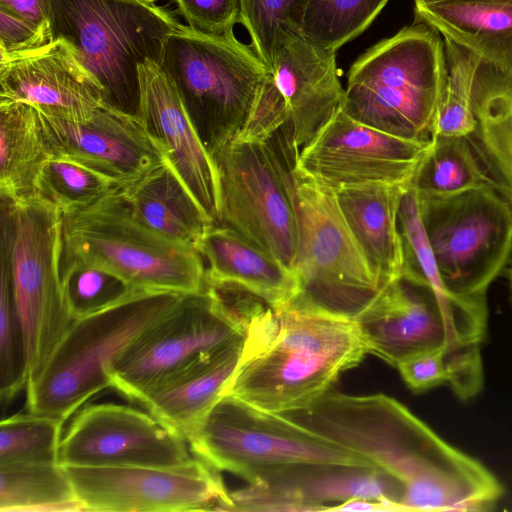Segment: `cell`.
Listing matches in <instances>:
<instances>
[{
  "label": "cell",
  "instance_id": "cell-1",
  "mask_svg": "<svg viewBox=\"0 0 512 512\" xmlns=\"http://www.w3.org/2000/svg\"><path fill=\"white\" fill-rule=\"evenodd\" d=\"M280 415L396 479L404 491L403 511H485L503 494L485 466L385 394L331 389L309 406Z\"/></svg>",
  "mask_w": 512,
  "mask_h": 512
},
{
  "label": "cell",
  "instance_id": "cell-2",
  "mask_svg": "<svg viewBox=\"0 0 512 512\" xmlns=\"http://www.w3.org/2000/svg\"><path fill=\"white\" fill-rule=\"evenodd\" d=\"M367 354L353 320L295 302L260 304L222 395L273 414L303 409Z\"/></svg>",
  "mask_w": 512,
  "mask_h": 512
},
{
  "label": "cell",
  "instance_id": "cell-3",
  "mask_svg": "<svg viewBox=\"0 0 512 512\" xmlns=\"http://www.w3.org/2000/svg\"><path fill=\"white\" fill-rule=\"evenodd\" d=\"M445 81L444 40L415 20L352 64L343 109L378 130L429 141Z\"/></svg>",
  "mask_w": 512,
  "mask_h": 512
},
{
  "label": "cell",
  "instance_id": "cell-4",
  "mask_svg": "<svg viewBox=\"0 0 512 512\" xmlns=\"http://www.w3.org/2000/svg\"><path fill=\"white\" fill-rule=\"evenodd\" d=\"M109 272L134 290L196 293L206 287L199 251L154 231L115 188L93 204L62 212L60 264Z\"/></svg>",
  "mask_w": 512,
  "mask_h": 512
},
{
  "label": "cell",
  "instance_id": "cell-5",
  "mask_svg": "<svg viewBox=\"0 0 512 512\" xmlns=\"http://www.w3.org/2000/svg\"><path fill=\"white\" fill-rule=\"evenodd\" d=\"M185 293L134 290L72 321L42 367L28 378L27 411L66 421L112 388L111 369L130 344Z\"/></svg>",
  "mask_w": 512,
  "mask_h": 512
},
{
  "label": "cell",
  "instance_id": "cell-6",
  "mask_svg": "<svg viewBox=\"0 0 512 512\" xmlns=\"http://www.w3.org/2000/svg\"><path fill=\"white\" fill-rule=\"evenodd\" d=\"M158 65L213 158L240 134L272 74L234 33L208 35L183 24L164 38Z\"/></svg>",
  "mask_w": 512,
  "mask_h": 512
},
{
  "label": "cell",
  "instance_id": "cell-7",
  "mask_svg": "<svg viewBox=\"0 0 512 512\" xmlns=\"http://www.w3.org/2000/svg\"><path fill=\"white\" fill-rule=\"evenodd\" d=\"M53 40H64L104 90V103L136 115L139 66L158 63L175 14L136 0H46Z\"/></svg>",
  "mask_w": 512,
  "mask_h": 512
},
{
  "label": "cell",
  "instance_id": "cell-8",
  "mask_svg": "<svg viewBox=\"0 0 512 512\" xmlns=\"http://www.w3.org/2000/svg\"><path fill=\"white\" fill-rule=\"evenodd\" d=\"M227 294L208 283L181 297L151 323L111 369L112 388L132 402L199 358L245 338L251 313L262 303Z\"/></svg>",
  "mask_w": 512,
  "mask_h": 512
},
{
  "label": "cell",
  "instance_id": "cell-9",
  "mask_svg": "<svg viewBox=\"0 0 512 512\" xmlns=\"http://www.w3.org/2000/svg\"><path fill=\"white\" fill-rule=\"evenodd\" d=\"M61 228L62 211L50 202L1 198V261L9 270L29 377L73 321L60 272Z\"/></svg>",
  "mask_w": 512,
  "mask_h": 512
},
{
  "label": "cell",
  "instance_id": "cell-10",
  "mask_svg": "<svg viewBox=\"0 0 512 512\" xmlns=\"http://www.w3.org/2000/svg\"><path fill=\"white\" fill-rule=\"evenodd\" d=\"M194 457L251 483L273 470L303 463L374 466L284 418L221 395L188 433Z\"/></svg>",
  "mask_w": 512,
  "mask_h": 512
},
{
  "label": "cell",
  "instance_id": "cell-11",
  "mask_svg": "<svg viewBox=\"0 0 512 512\" xmlns=\"http://www.w3.org/2000/svg\"><path fill=\"white\" fill-rule=\"evenodd\" d=\"M221 225L231 227L294 271L299 223L295 163L273 140L235 138L214 156Z\"/></svg>",
  "mask_w": 512,
  "mask_h": 512
},
{
  "label": "cell",
  "instance_id": "cell-12",
  "mask_svg": "<svg viewBox=\"0 0 512 512\" xmlns=\"http://www.w3.org/2000/svg\"><path fill=\"white\" fill-rule=\"evenodd\" d=\"M299 245L292 301L354 320L381 284L351 233L335 191L294 174Z\"/></svg>",
  "mask_w": 512,
  "mask_h": 512
},
{
  "label": "cell",
  "instance_id": "cell-13",
  "mask_svg": "<svg viewBox=\"0 0 512 512\" xmlns=\"http://www.w3.org/2000/svg\"><path fill=\"white\" fill-rule=\"evenodd\" d=\"M487 299L439 296L409 271L384 284L353 320L367 353L397 367L429 351L483 341Z\"/></svg>",
  "mask_w": 512,
  "mask_h": 512
},
{
  "label": "cell",
  "instance_id": "cell-14",
  "mask_svg": "<svg viewBox=\"0 0 512 512\" xmlns=\"http://www.w3.org/2000/svg\"><path fill=\"white\" fill-rule=\"evenodd\" d=\"M418 201L445 289L459 298L487 299L512 254L511 205L492 187Z\"/></svg>",
  "mask_w": 512,
  "mask_h": 512
},
{
  "label": "cell",
  "instance_id": "cell-15",
  "mask_svg": "<svg viewBox=\"0 0 512 512\" xmlns=\"http://www.w3.org/2000/svg\"><path fill=\"white\" fill-rule=\"evenodd\" d=\"M431 143L378 130L341 107L301 149L293 173L333 191L366 184L411 186Z\"/></svg>",
  "mask_w": 512,
  "mask_h": 512
},
{
  "label": "cell",
  "instance_id": "cell-16",
  "mask_svg": "<svg viewBox=\"0 0 512 512\" xmlns=\"http://www.w3.org/2000/svg\"><path fill=\"white\" fill-rule=\"evenodd\" d=\"M89 512L228 511L219 471L194 457L176 467L64 466Z\"/></svg>",
  "mask_w": 512,
  "mask_h": 512
},
{
  "label": "cell",
  "instance_id": "cell-17",
  "mask_svg": "<svg viewBox=\"0 0 512 512\" xmlns=\"http://www.w3.org/2000/svg\"><path fill=\"white\" fill-rule=\"evenodd\" d=\"M193 459L187 441L147 410L95 403L73 415L57 461L74 467H176Z\"/></svg>",
  "mask_w": 512,
  "mask_h": 512
},
{
  "label": "cell",
  "instance_id": "cell-18",
  "mask_svg": "<svg viewBox=\"0 0 512 512\" xmlns=\"http://www.w3.org/2000/svg\"><path fill=\"white\" fill-rule=\"evenodd\" d=\"M229 495L228 511H328L357 498L403 511L404 491L376 466L303 463L268 472Z\"/></svg>",
  "mask_w": 512,
  "mask_h": 512
},
{
  "label": "cell",
  "instance_id": "cell-19",
  "mask_svg": "<svg viewBox=\"0 0 512 512\" xmlns=\"http://www.w3.org/2000/svg\"><path fill=\"white\" fill-rule=\"evenodd\" d=\"M39 113L53 156L91 169L119 189L167 161L162 145L136 115L106 103L82 120Z\"/></svg>",
  "mask_w": 512,
  "mask_h": 512
},
{
  "label": "cell",
  "instance_id": "cell-20",
  "mask_svg": "<svg viewBox=\"0 0 512 512\" xmlns=\"http://www.w3.org/2000/svg\"><path fill=\"white\" fill-rule=\"evenodd\" d=\"M286 115L279 135L299 155L345 102L336 52L320 48L298 31H279L271 66Z\"/></svg>",
  "mask_w": 512,
  "mask_h": 512
},
{
  "label": "cell",
  "instance_id": "cell-21",
  "mask_svg": "<svg viewBox=\"0 0 512 512\" xmlns=\"http://www.w3.org/2000/svg\"><path fill=\"white\" fill-rule=\"evenodd\" d=\"M137 117L162 145L168 162L214 225H221L217 166L176 89L157 62L139 66Z\"/></svg>",
  "mask_w": 512,
  "mask_h": 512
},
{
  "label": "cell",
  "instance_id": "cell-22",
  "mask_svg": "<svg viewBox=\"0 0 512 512\" xmlns=\"http://www.w3.org/2000/svg\"><path fill=\"white\" fill-rule=\"evenodd\" d=\"M0 99L20 101L40 112L82 120L104 103L96 78L61 39L27 54L0 58Z\"/></svg>",
  "mask_w": 512,
  "mask_h": 512
},
{
  "label": "cell",
  "instance_id": "cell-23",
  "mask_svg": "<svg viewBox=\"0 0 512 512\" xmlns=\"http://www.w3.org/2000/svg\"><path fill=\"white\" fill-rule=\"evenodd\" d=\"M206 267V281L232 284L277 308L299 294L295 271L235 229L212 225L198 244Z\"/></svg>",
  "mask_w": 512,
  "mask_h": 512
},
{
  "label": "cell",
  "instance_id": "cell-24",
  "mask_svg": "<svg viewBox=\"0 0 512 512\" xmlns=\"http://www.w3.org/2000/svg\"><path fill=\"white\" fill-rule=\"evenodd\" d=\"M415 20L477 56L512 71V0H414Z\"/></svg>",
  "mask_w": 512,
  "mask_h": 512
},
{
  "label": "cell",
  "instance_id": "cell-25",
  "mask_svg": "<svg viewBox=\"0 0 512 512\" xmlns=\"http://www.w3.org/2000/svg\"><path fill=\"white\" fill-rule=\"evenodd\" d=\"M408 187L366 184L335 191L344 219L381 287L400 277L406 267L398 212Z\"/></svg>",
  "mask_w": 512,
  "mask_h": 512
},
{
  "label": "cell",
  "instance_id": "cell-26",
  "mask_svg": "<svg viewBox=\"0 0 512 512\" xmlns=\"http://www.w3.org/2000/svg\"><path fill=\"white\" fill-rule=\"evenodd\" d=\"M244 342L245 338L185 366L152 388L138 405L185 439L221 397Z\"/></svg>",
  "mask_w": 512,
  "mask_h": 512
},
{
  "label": "cell",
  "instance_id": "cell-27",
  "mask_svg": "<svg viewBox=\"0 0 512 512\" xmlns=\"http://www.w3.org/2000/svg\"><path fill=\"white\" fill-rule=\"evenodd\" d=\"M472 101L476 128L467 139L494 188L512 207V71L481 64Z\"/></svg>",
  "mask_w": 512,
  "mask_h": 512
},
{
  "label": "cell",
  "instance_id": "cell-28",
  "mask_svg": "<svg viewBox=\"0 0 512 512\" xmlns=\"http://www.w3.org/2000/svg\"><path fill=\"white\" fill-rule=\"evenodd\" d=\"M120 190L138 220L173 241L197 249L214 225L168 160Z\"/></svg>",
  "mask_w": 512,
  "mask_h": 512
},
{
  "label": "cell",
  "instance_id": "cell-29",
  "mask_svg": "<svg viewBox=\"0 0 512 512\" xmlns=\"http://www.w3.org/2000/svg\"><path fill=\"white\" fill-rule=\"evenodd\" d=\"M38 109L0 99V194L13 203L38 198L41 173L52 157Z\"/></svg>",
  "mask_w": 512,
  "mask_h": 512
},
{
  "label": "cell",
  "instance_id": "cell-30",
  "mask_svg": "<svg viewBox=\"0 0 512 512\" xmlns=\"http://www.w3.org/2000/svg\"><path fill=\"white\" fill-rule=\"evenodd\" d=\"M1 512H83L73 483L58 462L0 465Z\"/></svg>",
  "mask_w": 512,
  "mask_h": 512
},
{
  "label": "cell",
  "instance_id": "cell-31",
  "mask_svg": "<svg viewBox=\"0 0 512 512\" xmlns=\"http://www.w3.org/2000/svg\"><path fill=\"white\" fill-rule=\"evenodd\" d=\"M411 187L418 199H430L494 185L466 137L436 136Z\"/></svg>",
  "mask_w": 512,
  "mask_h": 512
},
{
  "label": "cell",
  "instance_id": "cell-32",
  "mask_svg": "<svg viewBox=\"0 0 512 512\" xmlns=\"http://www.w3.org/2000/svg\"><path fill=\"white\" fill-rule=\"evenodd\" d=\"M444 40L446 81L438 104L432 137H469L476 128L473 87L480 59L448 39Z\"/></svg>",
  "mask_w": 512,
  "mask_h": 512
},
{
  "label": "cell",
  "instance_id": "cell-33",
  "mask_svg": "<svg viewBox=\"0 0 512 512\" xmlns=\"http://www.w3.org/2000/svg\"><path fill=\"white\" fill-rule=\"evenodd\" d=\"M389 0H312L300 28L312 44L337 52L364 32Z\"/></svg>",
  "mask_w": 512,
  "mask_h": 512
},
{
  "label": "cell",
  "instance_id": "cell-34",
  "mask_svg": "<svg viewBox=\"0 0 512 512\" xmlns=\"http://www.w3.org/2000/svg\"><path fill=\"white\" fill-rule=\"evenodd\" d=\"M65 421L34 413L15 414L0 422V465L58 462Z\"/></svg>",
  "mask_w": 512,
  "mask_h": 512
},
{
  "label": "cell",
  "instance_id": "cell-35",
  "mask_svg": "<svg viewBox=\"0 0 512 512\" xmlns=\"http://www.w3.org/2000/svg\"><path fill=\"white\" fill-rule=\"evenodd\" d=\"M117 188L104 176L73 161L52 156L38 182V198L62 212L87 207Z\"/></svg>",
  "mask_w": 512,
  "mask_h": 512
},
{
  "label": "cell",
  "instance_id": "cell-36",
  "mask_svg": "<svg viewBox=\"0 0 512 512\" xmlns=\"http://www.w3.org/2000/svg\"><path fill=\"white\" fill-rule=\"evenodd\" d=\"M29 377L22 326L13 300L7 264L0 272V399L2 407L27 386Z\"/></svg>",
  "mask_w": 512,
  "mask_h": 512
},
{
  "label": "cell",
  "instance_id": "cell-37",
  "mask_svg": "<svg viewBox=\"0 0 512 512\" xmlns=\"http://www.w3.org/2000/svg\"><path fill=\"white\" fill-rule=\"evenodd\" d=\"M312 0H240V24L251 46L271 69L279 31L300 32L305 10Z\"/></svg>",
  "mask_w": 512,
  "mask_h": 512
},
{
  "label": "cell",
  "instance_id": "cell-38",
  "mask_svg": "<svg viewBox=\"0 0 512 512\" xmlns=\"http://www.w3.org/2000/svg\"><path fill=\"white\" fill-rule=\"evenodd\" d=\"M60 272L73 320L100 311L134 291L117 276L89 265L60 264Z\"/></svg>",
  "mask_w": 512,
  "mask_h": 512
},
{
  "label": "cell",
  "instance_id": "cell-39",
  "mask_svg": "<svg viewBox=\"0 0 512 512\" xmlns=\"http://www.w3.org/2000/svg\"><path fill=\"white\" fill-rule=\"evenodd\" d=\"M458 346L418 354L401 362L396 368L414 392H423L443 384L451 387L457 377Z\"/></svg>",
  "mask_w": 512,
  "mask_h": 512
},
{
  "label": "cell",
  "instance_id": "cell-40",
  "mask_svg": "<svg viewBox=\"0 0 512 512\" xmlns=\"http://www.w3.org/2000/svg\"><path fill=\"white\" fill-rule=\"evenodd\" d=\"M187 26L208 35L232 34L240 23V0H175Z\"/></svg>",
  "mask_w": 512,
  "mask_h": 512
},
{
  "label": "cell",
  "instance_id": "cell-41",
  "mask_svg": "<svg viewBox=\"0 0 512 512\" xmlns=\"http://www.w3.org/2000/svg\"><path fill=\"white\" fill-rule=\"evenodd\" d=\"M53 41L50 26H38L0 9V58L36 51Z\"/></svg>",
  "mask_w": 512,
  "mask_h": 512
},
{
  "label": "cell",
  "instance_id": "cell-42",
  "mask_svg": "<svg viewBox=\"0 0 512 512\" xmlns=\"http://www.w3.org/2000/svg\"><path fill=\"white\" fill-rule=\"evenodd\" d=\"M0 9L38 26L49 25L46 0H0Z\"/></svg>",
  "mask_w": 512,
  "mask_h": 512
},
{
  "label": "cell",
  "instance_id": "cell-43",
  "mask_svg": "<svg viewBox=\"0 0 512 512\" xmlns=\"http://www.w3.org/2000/svg\"><path fill=\"white\" fill-rule=\"evenodd\" d=\"M332 511H395L394 507L382 501L351 499L331 509Z\"/></svg>",
  "mask_w": 512,
  "mask_h": 512
},
{
  "label": "cell",
  "instance_id": "cell-44",
  "mask_svg": "<svg viewBox=\"0 0 512 512\" xmlns=\"http://www.w3.org/2000/svg\"><path fill=\"white\" fill-rule=\"evenodd\" d=\"M136 1H139V2H142V3H146V4H155V2L158 1V0H136Z\"/></svg>",
  "mask_w": 512,
  "mask_h": 512
},
{
  "label": "cell",
  "instance_id": "cell-45",
  "mask_svg": "<svg viewBox=\"0 0 512 512\" xmlns=\"http://www.w3.org/2000/svg\"><path fill=\"white\" fill-rule=\"evenodd\" d=\"M509 280H510V286H511V290H512V268L509 271Z\"/></svg>",
  "mask_w": 512,
  "mask_h": 512
}]
</instances>
